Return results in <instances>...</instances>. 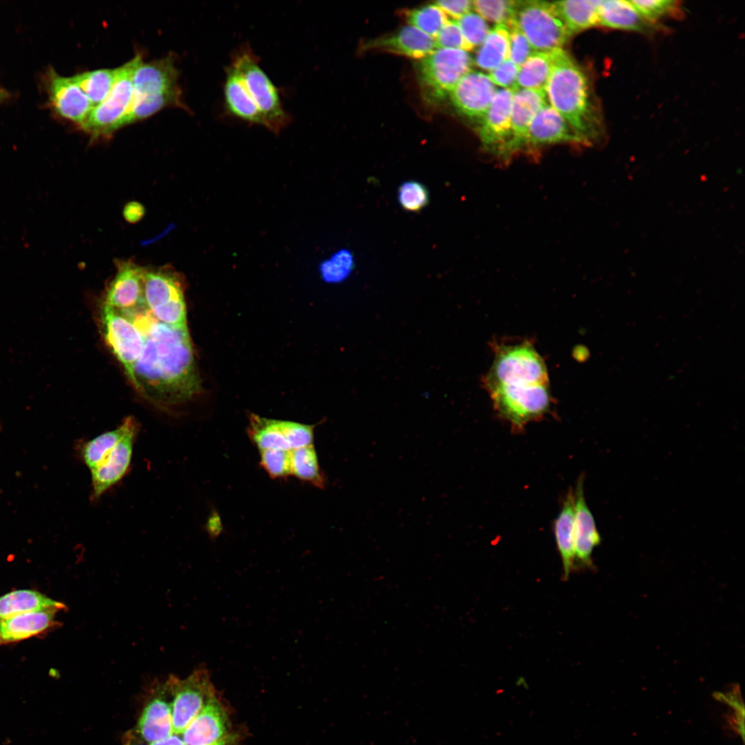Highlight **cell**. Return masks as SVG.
Returning <instances> with one entry per match:
<instances>
[{
    "label": "cell",
    "mask_w": 745,
    "mask_h": 745,
    "mask_svg": "<svg viewBox=\"0 0 745 745\" xmlns=\"http://www.w3.org/2000/svg\"><path fill=\"white\" fill-rule=\"evenodd\" d=\"M512 19L537 52L562 49L570 36L554 2L515 1Z\"/></svg>",
    "instance_id": "obj_7"
},
{
    "label": "cell",
    "mask_w": 745,
    "mask_h": 745,
    "mask_svg": "<svg viewBox=\"0 0 745 745\" xmlns=\"http://www.w3.org/2000/svg\"><path fill=\"white\" fill-rule=\"evenodd\" d=\"M260 453V464L271 477L291 475V450L270 449Z\"/></svg>",
    "instance_id": "obj_41"
},
{
    "label": "cell",
    "mask_w": 745,
    "mask_h": 745,
    "mask_svg": "<svg viewBox=\"0 0 745 745\" xmlns=\"http://www.w3.org/2000/svg\"><path fill=\"white\" fill-rule=\"evenodd\" d=\"M551 70V52L535 51L519 68L517 88L545 90Z\"/></svg>",
    "instance_id": "obj_33"
},
{
    "label": "cell",
    "mask_w": 745,
    "mask_h": 745,
    "mask_svg": "<svg viewBox=\"0 0 745 745\" xmlns=\"http://www.w3.org/2000/svg\"><path fill=\"white\" fill-rule=\"evenodd\" d=\"M178 71L169 55L137 66L133 76V97L126 124L141 121L168 106L183 108Z\"/></svg>",
    "instance_id": "obj_3"
},
{
    "label": "cell",
    "mask_w": 745,
    "mask_h": 745,
    "mask_svg": "<svg viewBox=\"0 0 745 745\" xmlns=\"http://www.w3.org/2000/svg\"><path fill=\"white\" fill-rule=\"evenodd\" d=\"M473 61L464 50L439 48L421 59L419 65L421 82L431 97L442 99L457 83L470 71Z\"/></svg>",
    "instance_id": "obj_11"
},
{
    "label": "cell",
    "mask_w": 745,
    "mask_h": 745,
    "mask_svg": "<svg viewBox=\"0 0 745 745\" xmlns=\"http://www.w3.org/2000/svg\"><path fill=\"white\" fill-rule=\"evenodd\" d=\"M47 88L50 103L56 112L81 128L92 107L72 77L59 75L52 70L48 73Z\"/></svg>",
    "instance_id": "obj_17"
},
{
    "label": "cell",
    "mask_w": 745,
    "mask_h": 745,
    "mask_svg": "<svg viewBox=\"0 0 745 745\" xmlns=\"http://www.w3.org/2000/svg\"><path fill=\"white\" fill-rule=\"evenodd\" d=\"M248 435L260 451L270 449L291 450L281 420L252 415L250 417Z\"/></svg>",
    "instance_id": "obj_32"
},
{
    "label": "cell",
    "mask_w": 745,
    "mask_h": 745,
    "mask_svg": "<svg viewBox=\"0 0 745 745\" xmlns=\"http://www.w3.org/2000/svg\"><path fill=\"white\" fill-rule=\"evenodd\" d=\"M144 335L143 348L130 379L139 393L163 408L198 394L201 380L188 328L157 321Z\"/></svg>",
    "instance_id": "obj_1"
},
{
    "label": "cell",
    "mask_w": 745,
    "mask_h": 745,
    "mask_svg": "<svg viewBox=\"0 0 745 745\" xmlns=\"http://www.w3.org/2000/svg\"><path fill=\"white\" fill-rule=\"evenodd\" d=\"M245 93L259 112L263 126L279 134L291 121L284 109L277 88L259 66L258 56L248 44L241 46L231 57Z\"/></svg>",
    "instance_id": "obj_4"
},
{
    "label": "cell",
    "mask_w": 745,
    "mask_h": 745,
    "mask_svg": "<svg viewBox=\"0 0 745 745\" xmlns=\"http://www.w3.org/2000/svg\"><path fill=\"white\" fill-rule=\"evenodd\" d=\"M410 26L435 39L448 21L447 15L436 5L431 4L408 12Z\"/></svg>",
    "instance_id": "obj_36"
},
{
    "label": "cell",
    "mask_w": 745,
    "mask_h": 745,
    "mask_svg": "<svg viewBox=\"0 0 745 745\" xmlns=\"http://www.w3.org/2000/svg\"><path fill=\"white\" fill-rule=\"evenodd\" d=\"M138 432L139 425L137 424L115 446L106 458L97 468L90 470L93 499H99L126 474L130 466Z\"/></svg>",
    "instance_id": "obj_16"
},
{
    "label": "cell",
    "mask_w": 745,
    "mask_h": 745,
    "mask_svg": "<svg viewBox=\"0 0 745 745\" xmlns=\"http://www.w3.org/2000/svg\"><path fill=\"white\" fill-rule=\"evenodd\" d=\"M137 424V420L132 416H129L115 429L103 433L82 444L80 455L90 471L106 458L115 446Z\"/></svg>",
    "instance_id": "obj_29"
},
{
    "label": "cell",
    "mask_w": 745,
    "mask_h": 745,
    "mask_svg": "<svg viewBox=\"0 0 745 745\" xmlns=\"http://www.w3.org/2000/svg\"><path fill=\"white\" fill-rule=\"evenodd\" d=\"M598 25L613 29L653 33L658 26L644 19L630 1H599Z\"/></svg>",
    "instance_id": "obj_23"
},
{
    "label": "cell",
    "mask_w": 745,
    "mask_h": 745,
    "mask_svg": "<svg viewBox=\"0 0 745 745\" xmlns=\"http://www.w3.org/2000/svg\"><path fill=\"white\" fill-rule=\"evenodd\" d=\"M488 390L503 385L548 384L546 364L529 342L497 348L484 380Z\"/></svg>",
    "instance_id": "obj_8"
},
{
    "label": "cell",
    "mask_w": 745,
    "mask_h": 745,
    "mask_svg": "<svg viewBox=\"0 0 745 745\" xmlns=\"http://www.w3.org/2000/svg\"><path fill=\"white\" fill-rule=\"evenodd\" d=\"M355 267L354 256L348 249H341L321 265V274L328 282L344 280Z\"/></svg>",
    "instance_id": "obj_38"
},
{
    "label": "cell",
    "mask_w": 745,
    "mask_h": 745,
    "mask_svg": "<svg viewBox=\"0 0 745 745\" xmlns=\"http://www.w3.org/2000/svg\"><path fill=\"white\" fill-rule=\"evenodd\" d=\"M546 99L545 90L519 89L514 93L511 108V157L526 148L529 126L537 113L548 105Z\"/></svg>",
    "instance_id": "obj_19"
},
{
    "label": "cell",
    "mask_w": 745,
    "mask_h": 745,
    "mask_svg": "<svg viewBox=\"0 0 745 745\" xmlns=\"http://www.w3.org/2000/svg\"><path fill=\"white\" fill-rule=\"evenodd\" d=\"M229 719L226 708L213 695L183 734L186 745H210L229 735Z\"/></svg>",
    "instance_id": "obj_18"
},
{
    "label": "cell",
    "mask_w": 745,
    "mask_h": 745,
    "mask_svg": "<svg viewBox=\"0 0 745 745\" xmlns=\"http://www.w3.org/2000/svg\"><path fill=\"white\" fill-rule=\"evenodd\" d=\"M397 200L404 210L419 212L429 203V192L426 186L419 181H406L398 188Z\"/></svg>",
    "instance_id": "obj_37"
},
{
    "label": "cell",
    "mask_w": 745,
    "mask_h": 745,
    "mask_svg": "<svg viewBox=\"0 0 745 745\" xmlns=\"http://www.w3.org/2000/svg\"><path fill=\"white\" fill-rule=\"evenodd\" d=\"M281 426L291 450L312 444L313 426L281 421Z\"/></svg>",
    "instance_id": "obj_45"
},
{
    "label": "cell",
    "mask_w": 745,
    "mask_h": 745,
    "mask_svg": "<svg viewBox=\"0 0 745 745\" xmlns=\"http://www.w3.org/2000/svg\"><path fill=\"white\" fill-rule=\"evenodd\" d=\"M367 46L414 59H423L435 49L433 37L411 26L402 28L397 33L373 40Z\"/></svg>",
    "instance_id": "obj_24"
},
{
    "label": "cell",
    "mask_w": 745,
    "mask_h": 745,
    "mask_svg": "<svg viewBox=\"0 0 745 745\" xmlns=\"http://www.w3.org/2000/svg\"><path fill=\"white\" fill-rule=\"evenodd\" d=\"M510 59V39L506 26L497 24L490 30L479 48L475 63L479 68L492 71L505 60Z\"/></svg>",
    "instance_id": "obj_31"
},
{
    "label": "cell",
    "mask_w": 745,
    "mask_h": 745,
    "mask_svg": "<svg viewBox=\"0 0 745 745\" xmlns=\"http://www.w3.org/2000/svg\"><path fill=\"white\" fill-rule=\"evenodd\" d=\"M117 271L106 288L103 302L120 310H132L144 304L145 267L131 259L117 260Z\"/></svg>",
    "instance_id": "obj_14"
},
{
    "label": "cell",
    "mask_w": 745,
    "mask_h": 745,
    "mask_svg": "<svg viewBox=\"0 0 745 745\" xmlns=\"http://www.w3.org/2000/svg\"><path fill=\"white\" fill-rule=\"evenodd\" d=\"M551 56L552 70L545 90L547 99L583 146H593L602 139L604 127L588 79L562 49L552 51Z\"/></svg>",
    "instance_id": "obj_2"
},
{
    "label": "cell",
    "mask_w": 745,
    "mask_h": 745,
    "mask_svg": "<svg viewBox=\"0 0 745 745\" xmlns=\"http://www.w3.org/2000/svg\"><path fill=\"white\" fill-rule=\"evenodd\" d=\"M583 476L579 477L574 491L575 562L591 567L592 553L601 541L594 517L586 504L584 493Z\"/></svg>",
    "instance_id": "obj_21"
},
{
    "label": "cell",
    "mask_w": 745,
    "mask_h": 745,
    "mask_svg": "<svg viewBox=\"0 0 745 745\" xmlns=\"http://www.w3.org/2000/svg\"><path fill=\"white\" fill-rule=\"evenodd\" d=\"M515 2L511 0H475L473 1V6L482 18L505 25L513 18Z\"/></svg>",
    "instance_id": "obj_40"
},
{
    "label": "cell",
    "mask_w": 745,
    "mask_h": 745,
    "mask_svg": "<svg viewBox=\"0 0 745 745\" xmlns=\"http://www.w3.org/2000/svg\"><path fill=\"white\" fill-rule=\"evenodd\" d=\"M574 491L569 489L555 520L553 530L563 566V579L567 580L575 568Z\"/></svg>",
    "instance_id": "obj_25"
},
{
    "label": "cell",
    "mask_w": 745,
    "mask_h": 745,
    "mask_svg": "<svg viewBox=\"0 0 745 745\" xmlns=\"http://www.w3.org/2000/svg\"><path fill=\"white\" fill-rule=\"evenodd\" d=\"M514 93L508 89L496 92L485 116L480 121L478 132L484 149L501 159L511 157V108Z\"/></svg>",
    "instance_id": "obj_13"
},
{
    "label": "cell",
    "mask_w": 745,
    "mask_h": 745,
    "mask_svg": "<svg viewBox=\"0 0 745 745\" xmlns=\"http://www.w3.org/2000/svg\"><path fill=\"white\" fill-rule=\"evenodd\" d=\"M57 609L20 614L0 621V646L18 642L45 634L60 626L55 619Z\"/></svg>",
    "instance_id": "obj_22"
},
{
    "label": "cell",
    "mask_w": 745,
    "mask_h": 745,
    "mask_svg": "<svg viewBox=\"0 0 745 745\" xmlns=\"http://www.w3.org/2000/svg\"><path fill=\"white\" fill-rule=\"evenodd\" d=\"M505 26L509 34L510 59L520 68L535 50L513 19Z\"/></svg>",
    "instance_id": "obj_43"
},
{
    "label": "cell",
    "mask_w": 745,
    "mask_h": 745,
    "mask_svg": "<svg viewBox=\"0 0 745 745\" xmlns=\"http://www.w3.org/2000/svg\"><path fill=\"white\" fill-rule=\"evenodd\" d=\"M210 745H237V736L230 733L219 741Z\"/></svg>",
    "instance_id": "obj_50"
},
{
    "label": "cell",
    "mask_w": 745,
    "mask_h": 745,
    "mask_svg": "<svg viewBox=\"0 0 745 745\" xmlns=\"http://www.w3.org/2000/svg\"><path fill=\"white\" fill-rule=\"evenodd\" d=\"M435 48L459 49L468 51L473 49L465 40L463 34L455 22L449 21L443 26L434 39Z\"/></svg>",
    "instance_id": "obj_44"
},
{
    "label": "cell",
    "mask_w": 745,
    "mask_h": 745,
    "mask_svg": "<svg viewBox=\"0 0 745 745\" xmlns=\"http://www.w3.org/2000/svg\"><path fill=\"white\" fill-rule=\"evenodd\" d=\"M225 74L223 90L227 112L243 121L263 126L260 114L248 100L239 72L230 62L226 68Z\"/></svg>",
    "instance_id": "obj_27"
},
{
    "label": "cell",
    "mask_w": 745,
    "mask_h": 745,
    "mask_svg": "<svg viewBox=\"0 0 745 745\" xmlns=\"http://www.w3.org/2000/svg\"><path fill=\"white\" fill-rule=\"evenodd\" d=\"M138 731L148 743L172 735L171 704L161 694L153 697L145 706L138 722Z\"/></svg>",
    "instance_id": "obj_26"
},
{
    "label": "cell",
    "mask_w": 745,
    "mask_h": 745,
    "mask_svg": "<svg viewBox=\"0 0 745 745\" xmlns=\"http://www.w3.org/2000/svg\"><path fill=\"white\" fill-rule=\"evenodd\" d=\"M100 325L106 345L122 364L130 380L139 359L146 337L137 326L121 311L102 302Z\"/></svg>",
    "instance_id": "obj_10"
},
{
    "label": "cell",
    "mask_w": 745,
    "mask_h": 745,
    "mask_svg": "<svg viewBox=\"0 0 745 745\" xmlns=\"http://www.w3.org/2000/svg\"><path fill=\"white\" fill-rule=\"evenodd\" d=\"M0 428H1V424H0Z\"/></svg>",
    "instance_id": "obj_52"
},
{
    "label": "cell",
    "mask_w": 745,
    "mask_h": 745,
    "mask_svg": "<svg viewBox=\"0 0 745 745\" xmlns=\"http://www.w3.org/2000/svg\"><path fill=\"white\" fill-rule=\"evenodd\" d=\"M142 61L141 55L137 54L117 68L116 79L110 92L101 103L92 108L81 127L92 139L109 137L126 126L132 102L134 73Z\"/></svg>",
    "instance_id": "obj_6"
},
{
    "label": "cell",
    "mask_w": 745,
    "mask_h": 745,
    "mask_svg": "<svg viewBox=\"0 0 745 745\" xmlns=\"http://www.w3.org/2000/svg\"><path fill=\"white\" fill-rule=\"evenodd\" d=\"M554 3L570 35L598 25L599 1L566 0Z\"/></svg>",
    "instance_id": "obj_30"
},
{
    "label": "cell",
    "mask_w": 745,
    "mask_h": 745,
    "mask_svg": "<svg viewBox=\"0 0 745 745\" xmlns=\"http://www.w3.org/2000/svg\"><path fill=\"white\" fill-rule=\"evenodd\" d=\"M559 143L583 145L568 122L548 104L537 113L529 126L526 149Z\"/></svg>",
    "instance_id": "obj_20"
},
{
    "label": "cell",
    "mask_w": 745,
    "mask_h": 745,
    "mask_svg": "<svg viewBox=\"0 0 745 745\" xmlns=\"http://www.w3.org/2000/svg\"><path fill=\"white\" fill-rule=\"evenodd\" d=\"M435 4L446 15H449L455 20L470 12L473 7V1L468 0L438 1L435 2Z\"/></svg>",
    "instance_id": "obj_47"
},
{
    "label": "cell",
    "mask_w": 745,
    "mask_h": 745,
    "mask_svg": "<svg viewBox=\"0 0 745 745\" xmlns=\"http://www.w3.org/2000/svg\"><path fill=\"white\" fill-rule=\"evenodd\" d=\"M642 16L650 23L657 25L667 17L675 15L680 10L679 2L672 0L630 1Z\"/></svg>",
    "instance_id": "obj_39"
},
{
    "label": "cell",
    "mask_w": 745,
    "mask_h": 745,
    "mask_svg": "<svg viewBox=\"0 0 745 745\" xmlns=\"http://www.w3.org/2000/svg\"><path fill=\"white\" fill-rule=\"evenodd\" d=\"M66 606L32 590H18L0 597V621L26 613L57 609L61 610Z\"/></svg>",
    "instance_id": "obj_28"
},
{
    "label": "cell",
    "mask_w": 745,
    "mask_h": 745,
    "mask_svg": "<svg viewBox=\"0 0 745 745\" xmlns=\"http://www.w3.org/2000/svg\"><path fill=\"white\" fill-rule=\"evenodd\" d=\"M149 745H186L183 741V739L179 737L178 735H172L168 738L150 743Z\"/></svg>",
    "instance_id": "obj_49"
},
{
    "label": "cell",
    "mask_w": 745,
    "mask_h": 745,
    "mask_svg": "<svg viewBox=\"0 0 745 745\" xmlns=\"http://www.w3.org/2000/svg\"><path fill=\"white\" fill-rule=\"evenodd\" d=\"M291 474L315 486L324 487V475L312 444L291 450Z\"/></svg>",
    "instance_id": "obj_35"
},
{
    "label": "cell",
    "mask_w": 745,
    "mask_h": 745,
    "mask_svg": "<svg viewBox=\"0 0 745 745\" xmlns=\"http://www.w3.org/2000/svg\"><path fill=\"white\" fill-rule=\"evenodd\" d=\"M495 93V86L488 75L470 71L461 77L449 95L454 106L461 114L481 121Z\"/></svg>",
    "instance_id": "obj_15"
},
{
    "label": "cell",
    "mask_w": 745,
    "mask_h": 745,
    "mask_svg": "<svg viewBox=\"0 0 745 745\" xmlns=\"http://www.w3.org/2000/svg\"><path fill=\"white\" fill-rule=\"evenodd\" d=\"M183 276L170 266L145 268L143 302L157 320L174 328H188Z\"/></svg>",
    "instance_id": "obj_5"
},
{
    "label": "cell",
    "mask_w": 745,
    "mask_h": 745,
    "mask_svg": "<svg viewBox=\"0 0 745 745\" xmlns=\"http://www.w3.org/2000/svg\"><path fill=\"white\" fill-rule=\"evenodd\" d=\"M519 70V68L508 59L490 71L488 77L493 83L502 86L515 93L519 90L517 86Z\"/></svg>",
    "instance_id": "obj_46"
},
{
    "label": "cell",
    "mask_w": 745,
    "mask_h": 745,
    "mask_svg": "<svg viewBox=\"0 0 745 745\" xmlns=\"http://www.w3.org/2000/svg\"><path fill=\"white\" fill-rule=\"evenodd\" d=\"M455 21L465 40L473 48L482 44L490 31L484 19L473 12H468Z\"/></svg>",
    "instance_id": "obj_42"
},
{
    "label": "cell",
    "mask_w": 745,
    "mask_h": 745,
    "mask_svg": "<svg viewBox=\"0 0 745 745\" xmlns=\"http://www.w3.org/2000/svg\"><path fill=\"white\" fill-rule=\"evenodd\" d=\"M497 414L515 430L546 414L551 404L548 384L503 385L488 390Z\"/></svg>",
    "instance_id": "obj_9"
},
{
    "label": "cell",
    "mask_w": 745,
    "mask_h": 745,
    "mask_svg": "<svg viewBox=\"0 0 745 745\" xmlns=\"http://www.w3.org/2000/svg\"><path fill=\"white\" fill-rule=\"evenodd\" d=\"M9 97V92L6 90L0 88V102L3 101Z\"/></svg>",
    "instance_id": "obj_51"
},
{
    "label": "cell",
    "mask_w": 745,
    "mask_h": 745,
    "mask_svg": "<svg viewBox=\"0 0 745 745\" xmlns=\"http://www.w3.org/2000/svg\"><path fill=\"white\" fill-rule=\"evenodd\" d=\"M166 686L173 695L171 704L173 733L180 735L215 691L204 668L195 670L183 679L172 675Z\"/></svg>",
    "instance_id": "obj_12"
},
{
    "label": "cell",
    "mask_w": 745,
    "mask_h": 745,
    "mask_svg": "<svg viewBox=\"0 0 745 745\" xmlns=\"http://www.w3.org/2000/svg\"><path fill=\"white\" fill-rule=\"evenodd\" d=\"M143 206L136 201L128 203L123 208V217L130 223L139 221L144 215Z\"/></svg>",
    "instance_id": "obj_48"
},
{
    "label": "cell",
    "mask_w": 745,
    "mask_h": 745,
    "mask_svg": "<svg viewBox=\"0 0 745 745\" xmlns=\"http://www.w3.org/2000/svg\"><path fill=\"white\" fill-rule=\"evenodd\" d=\"M116 75L117 68H103L78 73L72 78L94 108L106 99L115 83Z\"/></svg>",
    "instance_id": "obj_34"
}]
</instances>
